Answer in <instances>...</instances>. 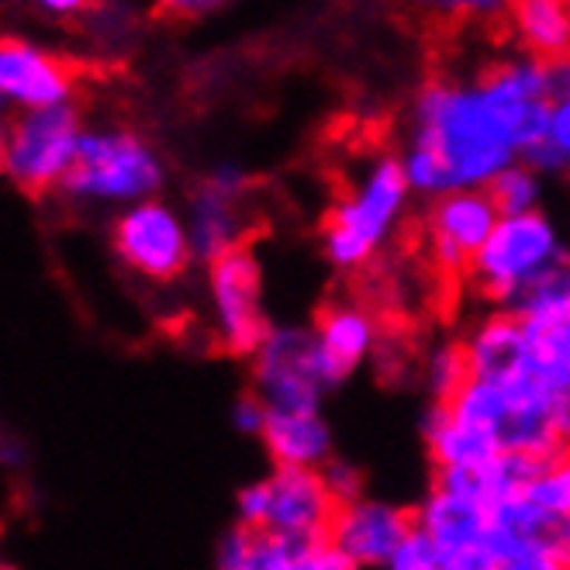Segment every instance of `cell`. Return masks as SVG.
Listing matches in <instances>:
<instances>
[{"label": "cell", "instance_id": "obj_16", "mask_svg": "<svg viewBox=\"0 0 570 570\" xmlns=\"http://www.w3.org/2000/svg\"><path fill=\"white\" fill-rule=\"evenodd\" d=\"M187 232L197 263L212 266L215 259L246 249V232H249V215L243 208V200L225 197L212 190L208 184H197L187 194Z\"/></svg>", "mask_w": 570, "mask_h": 570}, {"label": "cell", "instance_id": "obj_23", "mask_svg": "<svg viewBox=\"0 0 570 570\" xmlns=\"http://www.w3.org/2000/svg\"><path fill=\"white\" fill-rule=\"evenodd\" d=\"M501 215H529L543 208V177L529 163H512L505 174L488 187Z\"/></svg>", "mask_w": 570, "mask_h": 570}, {"label": "cell", "instance_id": "obj_3", "mask_svg": "<svg viewBox=\"0 0 570 570\" xmlns=\"http://www.w3.org/2000/svg\"><path fill=\"white\" fill-rule=\"evenodd\" d=\"M412 187L391 153L371 156L353 184L332 200L322 222V253L335 271H360L371 263L397 232L412 205Z\"/></svg>", "mask_w": 570, "mask_h": 570}, {"label": "cell", "instance_id": "obj_4", "mask_svg": "<svg viewBox=\"0 0 570 570\" xmlns=\"http://www.w3.org/2000/svg\"><path fill=\"white\" fill-rule=\"evenodd\" d=\"M83 131L87 125L77 105L11 115L0 139V170L28 197L59 194L80 156Z\"/></svg>", "mask_w": 570, "mask_h": 570}, {"label": "cell", "instance_id": "obj_21", "mask_svg": "<svg viewBox=\"0 0 570 570\" xmlns=\"http://www.w3.org/2000/svg\"><path fill=\"white\" fill-rule=\"evenodd\" d=\"M509 312H515L522 322H532V325L570 318V249L550 266L547 274H540L519 294V301Z\"/></svg>", "mask_w": 570, "mask_h": 570}, {"label": "cell", "instance_id": "obj_24", "mask_svg": "<svg viewBox=\"0 0 570 570\" xmlns=\"http://www.w3.org/2000/svg\"><path fill=\"white\" fill-rule=\"evenodd\" d=\"M525 498L550 519H570V450H560L540 463Z\"/></svg>", "mask_w": 570, "mask_h": 570}, {"label": "cell", "instance_id": "obj_18", "mask_svg": "<svg viewBox=\"0 0 570 570\" xmlns=\"http://www.w3.org/2000/svg\"><path fill=\"white\" fill-rule=\"evenodd\" d=\"M509 14L519 52L543 62L570 59V4L563 0H519Z\"/></svg>", "mask_w": 570, "mask_h": 570}, {"label": "cell", "instance_id": "obj_30", "mask_svg": "<svg viewBox=\"0 0 570 570\" xmlns=\"http://www.w3.org/2000/svg\"><path fill=\"white\" fill-rule=\"evenodd\" d=\"M200 184H208L212 190H218V194H225V197L243 200V197L249 194V187H253V177H249L246 166L232 163V159H222V163L212 166V170L205 174V180H200Z\"/></svg>", "mask_w": 570, "mask_h": 570}, {"label": "cell", "instance_id": "obj_11", "mask_svg": "<svg viewBox=\"0 0 570 570\" xmlns=\"http://www.w3.org/2000/svg\"><path fill=\"white\" fill-rule=\"evenodd\" d=\"M0 97L14 115L77 105V70L36 39L4 36L0 42Z\"/></svg>", "mask_w": 570, "mask_h": 570}, {"label": "cell", "instance_id": "obj_12", "mask_svg": "<svg viewBox=\"0 0 570 570\" xmlns=\"http://www.w3.org/2000/svg\"><path fill=\"white\" fill-rule=\"evenodd\" d=\"M412 532L415 509H405L377 494H363L350 505H340L328 529V543L356 570H387L397 550L412 540Z\"/></svg>", "mask_w": 570, "mask_h": 570}, {"label": "cell", "instance_id": "obj_19", "mask_svg": "<svg viewBox=\"0 0 570 570\" xmlns=\"http://www.w3.org/2000/svg\"><path fill=\"white\" fill-rule=\"evenodd\" d=\"M550 397L570 394V318L532 325L525 322V371Z\"/></svg>", "mask_w": 570, "mask_h": 570}, {"label": "cell", "instance_id": "obj_14", "mask_svg": "<svg viewBox=\"0 0 570 570\" xmlns=\"http://www.w3.org/2000/svg\"><path fill=\"white\" fill-rule=\"evenodd\" d=\"M491 522H494L491 505L440 481H432L415 505V529L440 550V557H453L474 547H491Z\"/></svg>", "mask_w": 570, "mask_h": 570}, {"label": "cell", "instance_id": "obj_20", "mask_svg": "<svg viewBox=\"0 0 570 570\" xmlns=\"http://www.w3.org/2000/svg\"><path fill=\"white\" fill-rule=\"evenodd\" d=\"M246 570H356L328 540L305 543L284 540V535L256 532V547Z\"/></svg>", "mask_w": 570, "mask_h": 570}, {"label": "cell", "instance_id": "obj_7", "mask_svg": "<svg viewBox=\"0 0 570 570\" xmlns=\"http://www.w3.org/2000/svg\"><path fill=\"white\" fill-rule=\"evenodd\" d=\"M111 253L125 274L142 284L166 287L197 263L187 215L166 197L142 200L111 218Z\"/></svg>", "mask_w": 570, "mask_h": 570}, {"label": "cell", "instance_id": "obj_25", "mask_svg": "<svg viewBox=\"0 0 570 570\" xmlns=\"http://www.w3.org/2000/svg\"><path fill=\"white\" fill-rule=\"evenodd\" d=\"M425 387L432 394V401H453L463 384L471 381V371H466V356H463V346L460 343H440L432 346L429 356H425Z\"/></svg>", "mask_w": 570, "mask_h": 570}, {"label": "cell", "instance_id": "obj_33", "mask_svg": "<svg viewBox=\"0 0 570 570\" xmlns=\"http://www.w3.org/2000/svg\"><path fill=\"white\" fill-rule=\"evenodd\" d=\"M39 11H42V14H49L52 21H66V18L80 14V11H83V4H80V0H42Z\"/></svg>", "mask_w": 570, "mask_h": 570}, {"label": "cell", "instance_id": "obj_22", "mask_svg": "<svg viewBox=\"0 0 570 570\" xmlns=\"http://www.w3.org/2000/svg\"><path fill=\"white\" fill-rule=\"evenodd\" d=\"M522 163H529L543 180L570 174V87L553 94L550 118H547V136H543L540 146L525 153Z\"/></svg>", "mask_w": 570, "mask_h": 570}, {"label": "cell", "instance_id": "obj_29", "mask_svg": "<svg viewBox=\"0 0 570 570\" xmlns=\"http://www.w3.org/2000/svg\"><path fill=\"white\" fill-rule=\"evenodd\" d=\"M387 570H443V557L440 550H435L425 535L415 529L412 532V540L397 550V557L387 563Z\"/></svg>", "mask_w": 570, "mask_h": 570}, {"label": "cell", "instance_id": "obj_1", "mask_svg": "<svg viewBox=\"0 0 570 570\" xmlns=\"http://www.w3.org/2000/svg\"><path fill=\"white\" fill-rule=\"evenodd\" d=\"M550 62L515 52L478 77H429L409 105L401 170L415 197L488 190L547 136Z\"/></svg>", "mask_w": 570, "mask_h": 570}, {"label": "cell", "instance_id": "obj_26", "mask_svg": "<svg viewBox=\"0 0 570 570\" xmlns=\"http://www.w3.org/2000/svg\"><path fill=\"white\" fill-rule=\"evenodd\" d=\"M491 550L498 557V570H567L540 540H494Z\"/></svg>", "mask_w": 570, "mask_h": 570}, {"label": "cell", "instance_id": "obj_5", "mask_svg": "<svg viewBox=\"0 0 570 570\" xmlns=\"http://www.w3.org/2000/svg\"><path fill=\"white\" fill-rule=\"evenodd\" d=\"M567 253L553 218L540 208L529 215H501L491 239L471 263V287L494 308H512L519 294L547 274Z\"/></svg>", "mask_w": 570, "mask_h": 570}, {"label": "cell", "instance_id": "obj_34", "mask_svg": "<svg viewBox=\"0 0 570 570\" xmlns=\"http://www.w3.org/2000/svg\"><path fill=\"white\" fill-rule=\"evenodd\" d=\"M4 570H14V567H4Z\"/></svg>", "mask_w": 570, "mask_h": 570}, {"label": "cell", "instance_id": "obj_32", "mask_svg": "<svg viewBox=\"0 0 570 570\" xmlns=\"http://www.w3.org/2000/svg\"><path fill=\"white\" fill-rule=\"evenodd\" d=\"M543 547L570 570V519H550L543 529Z\"/></svg>", "mask_w": 570, "mask_h": 570}, {"label": "cell", "instance_id": "obj_27", "mask_svg": "<svg viewBox=\"0 0 570 570\" xmlns=\"http://www.w3.org/2000/svg\"><path fill=\"white\" fill-rule=\"evenodd\" d=\"M253 547H256V532L246 529V525H232L218 535L215 543V570H246L249 557H253Z\"/></svg>", "mask_w": 570, "mask_h": 570}, {"label": "cell", "instance_id": "obj_10", "mask_svg": "<svg viewBox=\"0 0 570 570\" xmlns=\"http://www.w3.org/2000/svg\"><path fill=\"white\" fill-rule=\"evenodd\" d=\"M498 222L501 212L488 190H453L429 200L425 228L432 266L446 277H466Z\"/></svg>", "mask_w": 570, "mask_h": 570}, {"label": "cell", "instance_id": "obj_13", "mask_svg": "<svg viewBox=\"0 0 570 570\" xmlns=\"http://www.w3.org/2000/svg\"><path fill=\"white\" fill-rule=\"evenodd\" d=\"M318 366L328 387H340L363 371V363L377 353L381 332L377 318L356 301H332L312 325Z\"/></svg>", "mask_w": 570, "mask_h": 570}, {"label": "cell", "instance_id": "obj_31", "mask_svg": "<svg viewBox=\"0 0 570 570\" xmlns=\"http://www.w3.org/2000/svg\"><path fill=\"white\" fill-rule=\"evenodd\" d=\"M266 419H271V409H266L253 391L236 397V405H232V425H236L243 435H263Z\"/></svg>", "mask_w": 570, "mask_h": 570}, {"label": "cell", "instance_id": "obj_2", "mask_svg": "<svg viewBox=\"0 0 570 570\" xmlns=\"http://www.w3.org/2000/svg\"><path fill=\"white\" fill-rule=\"evenodd\" d=\"M170 180L166 156L128 125H87L80 156L59 187V200L73 208L125 212L142 200L163 197Z\"/></svg>", "mask_w": 570, "mask_h": 570}, {"label": "cell", "instance_id": "obj_9", "mask_svg": "<svg viewBox=\"0 0 570 570\" xmlns=\"http://www.w3.org/2000/svg\"><path fill=\"white\" fill-rule=\"evenodd\" d=\"M249 391L271 412H318L332 391L322 377L312 325H274L249 356Z\"/></svg>", "mask_w": 570, "mask_h": 570}, {"label": "cell", "instance_id": "obj_17", "mask_svg": "<svg viewBox=\"0 0 570 570\" xmlns=\"http://www.w3.org/2000/svg\"><path fill=\"white\" fill-rule=\"evenodd\" d=\"M266 456L284 471H325L335 460V435L318 412H271L259 435Z\"/></svg>", "mask_w": 570, "mask_h": 570}, {"label": "cell", "instance_id": "obj_28", "mask_svg": "<svg viewBox=\"0 0 570 570\" xmlns=\"http://www.w3.org/2000/svg\"><path fill=\"white\" fill-rule=\"evenodd\" d=\"M322 478H325V484H328V491H332V498L340 501V505H350V501H356V498H363L366 491V481H363V471L360 466H353L350 460H340L335 456L325 471H322Z\"/></svg>", "mask_w": 570, "mask_h": 570}, {"label": "cell", "instance_id": "obj_15", "mask_svg": "<svg viewBox=\"0 0 570 570\" xmlns=\"http://www.w3.org/2000/svg\"><path fill=\"white\" fill-rule=\"evenodd\" d=\"M466 371L478 381H512L525 371V322L509 308H491L463 332Z\"/></svg>", "mask_w": 570, "mask_h": 570}, {"label": "cell", "instance_id": "obj_8", "mask_svg": "<svg viewBox=\"0 0 570 570\" xmlns=\"http://www.w3.org/2000/svg\"><path fill=\"white\" fill-rule=\"evenodd\" d=\"M205 291H208V318H212L215 343L228 356L249 360L274 328L263 305L259 256L246 246L215 259L205 271Z\"/></svg>", "mask_w": 570, "mask_h": 570}, {"label": "cell", "instance_id": "obj_6", "mask_svg": "<svg viewBox=\"0 0 570 570\" xmlns=\"http://www.w3.org/2000/svg\"><path fill=\"white\" fill-rule=\"evenodd\" d=\"M335 512H340V501L332 498L322 471H284V466H274L271 474L249 481L236 494L239 525L266 535H284V540H328Z\"/></svg>", "mask_w": 570, "mask_h": 570}]
</instances>
